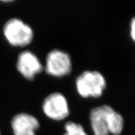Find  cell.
<instances>
[{
	"mask_svg": "<svg viewBox=\"0 0 135 135\" xmlns=\"http://www.w3.org/2000/svg\"><path fill=\"white\" fill-rule=\"evenodd\" d=\"M65 133L63 135H88L80 124L69 121L65 125Z\"/></svg>",
	"mask_w": 135,
	"mask_h": 135,
	"instance_id": "obj_8",
	"label": "cell"
},
{
	"mask_svg": "<svg viewBox=\"0 0 135 135\" xmlns=\"http://www.w3.org/2000/svg\"><path fill=\"white\" fill-rule=\"evenodd\" d=\"M11 126L15 135H36L40 123L31 114L20 113L13 118Z\"/></svg>",
	"mask_w": 135,
	"mask_h": 135,
	"instance_id": "obj_6",
	"label": "cell"
},
{
	"mask_svg": "<svg viewBox=\"0 0 135 135\" xmlns=\"http://www.w3.org/2000/svg\"><path fill=\"white\" fill-rule=\"evenodd\" d=\"M76 89L81 97L98 98L102 95L106 88V80L98 71H86L78 77Z\"/></svg>",
	"mask_w": 135,
	"mask_h": 135,
	"instance_id": "obj_1",
	"label": "cell"
},
{
	"mask_svg": "<svg viewBox=\"0 0 135 135\" xmlns=\"http://www.w3.org/2000/svg\"><path fill=\"white\" fill-rule=\"evenodd\" d=\"M71 60L66 52L53 50L48 53L46 61V71L50 75L62 77L69 75L71 71Z\"/></svg>",
	"mask_w": 135,
	"mask_h": 135,
	"instance_id": "obj_3",
	"label": "cell"
},
{
	"mask_svg": "<svg viewBox=\"0 0 135 135\" xmlns=\"http://www.w3.org/2000/svg\"><path fill=\"white\" fill-rule=\"evenodd\" d=\"M131 36L135 42V18H133L131 22Z\"/></svg>",
	"mask_w": 135,
	"mask_h": 135,
	"instance_id": "obj_9",
	"label": "cell"
},
{
	"mask_svg": "<svg viewBox=\"0 0 135 135\" xmlns=\"http://www.w3.org/2000/svg\"><path fill=\"white\" fill-rule=\"evenodd\" d=\"M111 106L103 105L90 112V123L94 135H109L108 114Z\"/></svg>",
	"mask_w": 135,
	"mask_h": 135,
	"instance_id": "obj_7",
	"label": "cell"
},
{
	"mask_svg": "<svg viewBox=\"0 0 135 135\" xmlns=\"http://www.w3.org/2000/svg\"><path fill=\"white\" fill-rule=\"evenodd\" d=\"M3 32L7 41L14 46H26L33 38L31 27L17 18L8 20L4 25Z\"/></svg>",
	"mask_w": 135,
	"mask_h": 135,
	"instance_id": "obj_2",
	"label": "cell"
},
{
	"mask_svg": "<svg viewBox=\"0 0 135 135\" xmlns=\"http://www.w3.org/2000/svg\"><path fill=\"white\" fill-rule=\"evenodd\" d=\"M43 110L49 118L56 121L65 119L70 113L66 99L60 93L50 94L45 98L43 104Z\"/></svg>",
	"mask_w": 135,
	"mask_h": 135,
	"instance_id": "obj_4",
	"label": "cell"
},
{
	"mask_svg": "<svg viewBox=\"0 0 135 135\" xmlns=\"http://www.w3.org/2000/svg\"><path fill=\"white\" fill-rule=\"evenodd\" d=\"M16 67L18 71L29 80H33L35 76L43 70V66L40 60L30 51H25L20 54Z\"/></svg>",
	"mask_w": 135,
	"mask_h": 135,
	"instance_id": "obj_5",
	"label": "cell"
}]
</instances>
